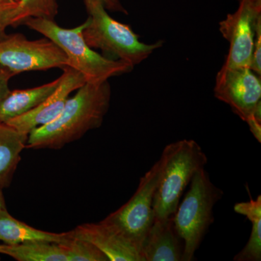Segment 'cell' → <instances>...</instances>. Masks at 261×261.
I'll use <instances>...</instances> for the list:
<instances>
[{
  "label": "cell",
  "mask_w": 261,
  "mask_h": 261,
  "mask_svg": "<svg viewBox=\"0 0 261 261\" xmlns=\"http://www.w3.org/2000/svg\"><path fill=\"white\" fill-rule=\"evenodd\" d=\"M111 98L109 82L85 83L67 101L56 119L29 134L27 148L61 149L102 125Z\"/></svg>",
  "instance_id": "cell-1"
},
{
  "label": "cell",
  "mask_w": 261,
  "mask_h": 261,
  "mask_svg": "<svg viewBox=\"0 0 261 261\" xmlns=\"http://www.w3.org/2000/svg\"><path fill=\"white\" fill-rule=\"evenodd\" d=\"M23 25L56 43L66 55L68 67L80 72L86 83L102 84L133 70L129 63L106 58L89 47L83 36L85 22L75 28L64 29L54 20L32 18L25 20Z\"/></svg>",
  "instance_id": "cell-2"
},
{
  "label": "cell",
  "mask_w": 261,
  "mask_h": 261,
  "mask_svg": "<svg viewBox=\"0 0 261 261\" xmlns=\"http://www.w3.org/2000/svg\"><path fill=\"white\" fill-rule=\"evenodd\" d=\"M161 156L164 165L154 192V219H166L175 214L194 175L207 163L205 152L192 140L168 144Z\"/></svg>",
  "instance_id": "cell-3"
},
{
  "label": "cell",
  "mask_w": 261,
  "mask_h": 261,
  "mask_svg": "<svg viewBox=\"0 0 261 261\" xmlns=\"http://www.w3.org/2000/svg\"><path fill=\"white\" fill-rule=\"evenodd\" d=\"M190 187L173 214L175 226L184 242L182 260L192 261L214 221V207L224 192L211 181L205 168L194 175Z\"/></svg>",
  "instance_id": "cell-4"
},
{
  "label": "cell",
  "mask_w": 261,
  "mask_h": 261,
  "mask_svg": "<svg viewBox=\"0 0 261 261\" xmlns=\"http://www.w3.org/2000/svg\"><path fill=\"white\" fill-rule=\"evenodd\" d=\"M87 8L89 18L83 30L84 39L92 49H99L115 59L129 63L132 66L140 64L156 49L163 45V41L146 44L140 40L129 25L117 21L110 16L107 10L99 3Z\"/></svg>",
  "instance_id": "cell-5"
},
{
  "label": "cell",
  "mask_w": 261,
  "mask_h": 261,
  "mask_svg": "<svg viewBox=\"0 0 261 261\" xmlns=\"http://www.w3.org/2000/svg\"><path fill=\"white\" fill-rule=\"evenodd\" d=\"M163 165L164 161L161 156L145 176L140 178L138 188L130 200L103 220L140 247L154 221V195Z\"/></svg>",
  "instance_id": "cell-6"
},
{
  "label": "cell",
  "mask_w": 261,
  "mask_h": 261,
  "mask_svg": "<svg viewBox=\"0 0 261 261\" xmlns=\"http://www.w3.org/2000/svg\"><path fill=\"white\" fill-rule=\"evenodd\" d=\"M0 65L15 74L23 72L63 68L68 66L64 51L45 37L29 40L21 34L8 35L0 41Z\"/></svg>",
  "instance_id": "cell-7"
},
{
  "label": "cell",
  "mask_w": 261,
  "mask_h": 261,
  "mask_svg": "<svg viewBox=\"0 0 261 261\" xmlns=\"http://www.w3.org/2000/svg\"><path fill=\"white\" fill-rule=\"evenodd\" d=\"M214 95L228 105L243 121L252 117L261 119L260 76L248 67L222 65L216 75Z\"/></svg>",
  "instance_id": "cell-8"
},
{
  "label": "cell",
  "mask_w": 261,
  "mask_h": 261,
  "mask_svg": "<svg viewBox=\"0 0 261 261\" xmlns=\"http://www.w3.org/2000/svg\"><path fill=\"white\" fill-rule=\"evenodd\" d=\"M238 10L219 23V31L229 44L224 66L248 67L251 64L255 29L261 18V5L251 0H238Z\"/></svg>",
  "instance_id": "cell-9"
},
{
  "label": "cell",
  "mask_w": 261,
  "mask_h": 261,
  "mask_svg": "<svg viewBox=\"0 0 261 261\" xmlns=\"http://www.w3.org/2000/svg\"><path fill=\"white\" fill-rule=\"evenodd\" d=\"M63 70L61 84L53 94L32 111L5 123L20 133L29 136L33 130L56 119L63 111L70 94L86 83L83 75L77 70L68 66Z\"/></svg>",
  "instance_id": "cell-10"
},
{
  "label": "cell",
  "mask_w": 261,
  "mask_h": 261,
  "mask_svg": "<svg viewBox=\"0 0 261 261\" xmlns=\"http://www.w3.org/2000/svg\"><path fill=\"white\" fill-rule=\"evenodd\" d=\"M70 232L73 238L93 244L109 261H144L140 247L103 220L80 225Z\"/></svg>",
  "instance_id": "cell-11"
},
{
  "label": "cell",
  "mask_w": 261,
  "mask_h": 261,
  "mask_svg": "<svg viewBox=\"0 0 261 261\" xmlns=\"http://www.w3.org/2000/svg\"><path fill=\"white\" fill-rule=\"evenodd\" d=\"M140 250L144 261L182 260L184 242L175 226L173 215L166 219H154Z\"/></svg>",
  "instance_id": "cell-12"
},
{
  "label": "cell",
  "mask_w": 261,
  "mask_h": 261,
  "mask_svg": "<svg viewBox=\"0 0 261 261\" xmlns=\"http://www.w3.org/2000/svg\"><path fill=\"white\" fill-rule=\"evenodd\" d=\"M62 76L34 88L10 90L0 102V123H6L32 111L53 94L61 84Z\"/></svg>",
  "instance_id": "cell-13"
},
{
  "label": "cell",
  "mask_w": 261,
  "mask_h": 261,
  "mask_svg": "<svg viewBox=\"0 0 261 261\" xmlns=\"http://www.w3.org/2000/svg\"><path fill=\"white\" fill-rule=\"evenodd\" d=\"M71 237L70 231L63 233L42 231L15 219L7 208L0 211V241L5 245H16L32 241L65 244Z\"/></svg>",
  "instance_id": "cell-14"
},
{
  "label": "cell",
  "mask_w": 261,
  "mask_h": 261,
  "mask_svg": "<svg viewBox=\"0 0 261 261\" xmlns=\"http://www.w3.org/2000/svg\"><path fill=\"white\" fill-rule=\"evenodd\" d=\"M28 135L5 123H0V187L10 186L20 163V154L27 147Z\"/></svg>",
  "instance_id": "cell-15"
},
{
  "label": "cell",
  "mask_w": 261,
  "mask_h": 261,
  "mask_svg": "<svg viewBox=\"0 0 261 261\" xmlns=\"http://www.w3.org/2000/svg\"><path fill=\"white\" fill-rule=\"evenodd\" d=\"M0 254L18 261H68L63 244L27 242L16 245H2Z\"/></svg>",
  "instance_id": "cell-16"
},
{
  "label": "cell",
  "mask_w": 261,
  "mask_h": 261,
  "mask_svg": "<svg viewBox=\"0 0 261 261\" xmlns=\"http://www.w3.org/2000/svg\"><path fill=\"white\" fill-rule=\"evenodd\" d=\"M237 214L243 215L251 222L250 237L243 250L233 257L235 261L261 260V195L255 200L238 202L233 206Z\"/></svg>",
  "instance_id": "cell-17"
},
{
  "label": "cell",
  "mask_w": 261,
  "mask_h": 261,
  "mask_svg": "<svg viewBox=\"0 0 261 261\" xmlns=\"http://www.w3.org/2000/svg\"><path fill=\"white\" fill-rule=\"evenodd\" d=\"M58 13L57 0H19L13 27L23 25V22L29 18L54 20Z\"/></svg>",
  "instance_id": "cell-18"
},
{
  "label": "cell",
  "mask_w": 261,
  "mask_h": 261,
  "mask_svg": "<svg viewBox=\"0 0 261 261\" xmlns=\"http://www.w3.org/2000/svg\"><path fill=\"white\" fill-rule=\"evenodd\" d=\"M63 245L68 261H109L100 250L86 240L72 236L69 241Z\"/></svg>",
  "instance_id": "cell-19"
},
{
  "label": "cell",
  "mask_w": 261,
  "mask_h": 261,
  "mask_svg": "<svg viewBox=\"0 0 261 261\" xmlns=\"http://www.w3.org/2000/svg\"><path fill=\"white\" fill-rule=\"evenodd\" d=\"M18 3L11 0H0V41L7 37L8 27H13V22Z\"/></svg>",
  "instance_id": "cell-20"
},
{
  "label": "cell",
  "mask_w": 261,
  "mask_h": 261,
  "mask_svg": "<svg viewBox=\"0 0 261 261\" xmlns=\"http://www.w3.org/2000/svg\"><path fill=\"white\" fill-rule=\"evenodd\" d=\"M250 69L256 74L261 75V18L257 21L254 40Z\"/></svg>",
  "instance_id": "cell-21"
},
{
  "label": "cell",
  "mask_w": 261,
  "mask_h": 261,
  "mask_svg": "<svg viewBox=\"0 0 261 261\" xmlns=\"http://www.w3.org/2000/svg\"><path fill=\"white\" fill-rule=\"evenodd\" d=\"M16 75L13 71L0 65V102L9 94L10 80Z\"/></svg>",
  "instance_id": "cell-22"
},
{
  "label": "cell",
  "mask_w": 261,
  "mask_h": 261,
  "mask_svg": "<svg viewBox=\"0 0 261 261\" xmlns=\"http://www.w3.org/2000/svg\"><path fill=\"white\" fill-rule=\"evenodd\" d=\"M84 1L86 7L93 3H99L110 11L119 12L123 14H128V12L122 5L120 0H84Z\"/></svg>",
  "instance_id": "cell-23"
},
{
  "label": "cell",
  "mask_w": 261,
  "mask_h": 261,
  "mask_svg": "<svg viewBox=\"0 0 261 261\" xmlns=\"http://www.w3.org/2000/svg\"><path fill=\"white\" fill-rule=\"evenodd\" d=\"M3 188H2V187H0V211L3 210V209L6 208L4 195H3Z\"/></svg>",
  "instance_id": "cell-24"
},
{
  "label": "cell",
  "mask_w": 261,
  "mask_h": 261,
  "mask_svg": "<svg viewBox=\"0 0 261 261\" xmlns=\"http://www.w3.org/2000/svg\"><path fill=\"white\" fill-rule=\"evenodd\" d=\"M252 2H254V3H256L257 4L261 5V0H252Z\"/></svg>",
  "instance_id": "cell-25"
},
{
  "label": "cell",
  "mask_w": 261,
  "mask_h": 261,
  "mask_svg": "<svg viewBox=\"0 0 261 261\" xmlns=\"http://www.w3.org/2000/svg\"><path fill=\"white\" fill-rule=\"evenodd\" d=\"M11 1H14L15 3H18L19 0H11Z\"/></svg>",
  "instance_id": "cell-26"
},
{
  "label": "cell",
  "mask_w": 261,
  "mask_h": 261,
  "mask_svg": "<svg viewBox=\"0 0 261 261\" xmlns=\"http://www.w3.org/2000/svg\"><path fill=\"white\" fill-rule=\"evenodd\" d=\"M2 245H0V249H1Z\"/></svg>",
  "instance_id": "cell-27"
}]
</instances>
